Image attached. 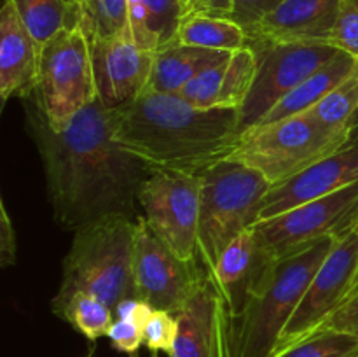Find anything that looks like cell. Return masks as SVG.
I'll list each match as a JSON object with an SVG mask.
<instances>
[{"label": "cell", "instance_id": "6da1fadb", "mask_svg": "<svg viewBox=\"0 0 358 357\" xmlns=\"http://www.w3.org/2000/svg\"><path fill=\"white\" fill-rule=\"evenodd\" d=\"M23 104L56 224L73 233L110 214L136 219L140 188L152 172L115 142L112 114L100 98L63 130H52L31 98Z\"/></svg>", "mask_w": 358, "mask_h": 357}, {"label": "cell", "instance_id": "7a4b0ae2", "mask_svg": "<svg viewBox=\"0 0 358 357\" xmlns=\"http://www.w3.org/2000/svg\"><path fill=\"white\" fill-rule=\"evenodd\" d=\"M114 139L150 172L199 175L220 163L240 136L236 108H198L175 93L145 90L110 111Z\"/></svg>", "mask_w": 358, "mask_h": 357}, {"label": "cell", "instance_id": "3957f363", "mask_svg": "<svg viewBox=\"0 0 358 357\" xmlns=\"http://www.w3.org/2000/svg\"><path fill=\"white\" fill-rule=\"evenodd\" d=\"M329 237L266 266L243 310L231 318V357H269L304 290L332 251Z\"/></svg>", "mask_w": 358, "mask_h": 357}, {"label": "cell", "instance_id": "277c9868", "mask_svg": "<svg viewBox=\"0 0 358 357\" xmlns=\"http://www.w3.org/2000/svg\"><path fill=\"white\" fill-rule=\"evenodd\" d=\"M135 227L133 217L110 214L73 231L63 259L62 284L51 304L87 293L115 308L124 298L136 296Z\"/></svg>", "mask_w": 358, "mask_h": 357}, {"label": "cell", "instance_id": "5b68a950", "mask_svg": "<svg viewBox=\"0 0 358 357\" xmlns=\"http://www.w3.org/2000/svg\"><path fill=\"white\" fill-rule=\"evenodd\" d=\"M355 132L325 128L304 112L241 132L226 160L254 168L275 188L352 144Z\"/></svg>", "mask_w": 358, "mask_h": 357}, {"label": "cell", "instance_id": "8992f818", "mask_svg": "<svg viewBox=\"0 0 358 357\" xmlns=\"http://www.w3.org/2000/svg\"><path fill=\"white\" fill-rule=\"evenodd\" d=\"M199 175L203 177V191L198 259L210 275L224 248L257 223L271 184L254 168L227 160Z\"/></svg>", "mask_w": 358, "mask_h": 357}, {"label": "cell", "instance_id": "52a82bcc", "mask_svg": "<svg viewBox=\"0 0 358 357\" xmlns=\"http://www.w3.org/2000/svg\"><path fill=\"white\" fill-rule=\"evenodd\" d=\"M98 98L93 49L86 28L62 30L42 44L31 100L52 130H63Z\"/></svg>", "mask_w": 358, "mask_h": 357}, {"label": "cell", "instance_id": "ba28073f", "mask_svg": "<svg viewBox=\"0 0 358 357\" xmlns=\"http://www.w3.org/2000/svg\"><path fill=\"white\" fill-rule=\"evenodd\" d=\"M358 224V182L280 216L257 220L250 231L268 265L322 238H341Z\"/></svg>", "mask_w": 358, "mask_h": 357}, {"label": "cell", "instance_id": "9c48e42d", "mask_svg": "<svg viewBox=\"0 0 358 357\" xmlns=\"http://www.w3.org/2000/svg\"><path fill=\"white\" fill-rule=\"evenodd\" d=\"M257 56L254 83L238 111L240 133L259 125L285 94L341 52L329 42H250Z\"/></svg>", "mask_w": 358, "mask_h": 357}, {"label": "cell", "instance_id": "30bf717a", "mask_svg": "<svg viewBox=\"0 0 358 357\" xmlns=\"http://www.w3.org/2000/svg\"><path fill=\"white\" fill-rule=\"evenodd\" d=\"M201 191V175L152 172L138 192V205L152 233L185 261H199Z\"/></svg>", "mask_w": 358, "mask_h": 357}, {"label": "cell", "instance_id": "8fae6325", "mask_svg": "<svg viewBox=\"0 0 358 357\" xmlns=\"http://www.w3.org/2000/svg\"><path fill=\"white\" fill-rule=\"evenodd\" d=\"M135 287L136 296L156 310L177 315L208 275L199 261L178 258L152 233L145 217H136L135 227Z\"/></svg>", "mask_w": 358, "mask_h": 357}, {"label": "cell", "instance_id": "7c38bea8", "mask_svg": "<svg viewBox=\"0 0 358 357\" xmlns=\"http://www.w3.org/2000/svg\"><path fill=\"white\" fill-rule=\"evenodd\" d=\"M358 270V231L338 238L332 251L304 290L292 317L280 335L275 352L289 349L313 335L318 326L346 301ZM271 354V356H273ZM269 356V357H271Z\"/></svg>", "mask_w": 358, "mask_h": 357}, {"label": "cell", "instance_id": "4fadbf2b", "mask_svg": "<svg viewBox=\"0 0 358 357\" xmlns=\"http://www.w3.org/2000/svg\"><path fill=\"white\" fill-rule=\"evenodd\" d=\"M98 98L108 108L124 107L147 90L154 52L133 41L131 34L91 38Z\"/></svg>", "mask_w": 358, "mask_h": 357}, {"label": "cell", "instance_id": "5bb4252c", "mask_svg": "<svg viewBox=\"0 0 358 357\" xmlns=\"http://www.w3.org/2000/svg\"><path fill=\"white\" fill-rule=\"evenodd\" d=\"M178 331L170 357H231V317L210 279L177 314Z\"/></svg>", "mask_w": 358, "mask_h": 357}, {"label": "cell", "instance_id": "9a60e30c", "mask_svg": "<svg viewBox=\"0 0 358 357\" xmlns=\"http://www.w3.org/2000/svg\"><path fill=\"white\" fill-rule=\"evenodd\" d=\"M358 182V139L324 158L282 186L269 189L259 220L280 216L303 203L324 198Z\"/></svg>", "mask_w": 358, "mask_h": 357}, {"label": "cell", "instance_id": "2e32d148", "mask_svg": "<svg viewBox=\"0 0 358 357\" xmlns=\"http://www.w3.org/2000/svg\"><path fill=\"white\" fill-rule=\"evenodd\" d=\"M339 10L341 0H285L247 31L248 44L329 42Z\"/></svg>", "mask_w": 358, "mask_h": 357}, {"label": "cell", "instance_id": "e0dca14e", "mask_svg": "<svg viewBox=\"0 0 358 357\" xmlns=\"http://www.w3.org/2000/svg\"><path fill=\"white\" fill-rule=\"evenodd\" d=\"M38 44L17 14L10 0H3L0 9V98L2 105L10 98L28 100L37 86Z\"/></svg>", "mask_w": 358, "mask_h": 357}, {"label": "cell", "instance_id": "ac0fdd59", "mask_svg": "<svg viewBox=\"0 0 358 357\" xmlns=\"http://www.w3.org/2000/svg\"><path fill=\"white\" fill-rule=\"evenodd\" d=\"M257 72V56L247 46L231 52L227 59L189 80L178 93L182 100L198 108H236L240 111Z\"/></svg>", "mask_w": 358, "mask_h": 357}, {"label": "cell", "instance_id": "d6986e66", "mask_svg": "<svg viewBox=\"0 0 358 357\" xmlns=\"http://www.w3.org/2000/svg\"><path fill=\"white\" fill-rule=\"evenodd\" d=\"M266 266L268 262L262 259L250 230L243 231L224 248L208 279L219 290L231 318L243 310Z\"/></svg>", "mask_w": 358, "mask_h": 357}, {"label": "cell", "instance_id": "ffe728a7", "mask_svg": "<svg viewBox=\"0 0 358 357\" xmlns=\"http://www.w3.org/2000/svg\"><path fill=\"white\" fill-rule=\"evenodd\" d=\"M231 52L194 46L171 44L154 52L152 74L147 90L178 93L189 80L227 59Z\"/></svg>", "mask_w": 358, "mask_h": 357}, {"label": "cell", "instance_id": "44dd1931", "mask_svg": "<svg viewBox=\"0 0 358 357\" xmlns=\"http://www.w3.org/2000/svg\"><path fill=\"white\" fill-rule=\"evenodd\" d=\"M358 70V58L350 52L341 51L336 58L304 79L299 86L294 88L289 94L282 98L261 122H273L280 119L304 114L327 97L332 90L345 83Z\"/></svg>", "mask_w": 358, "mask_h": 357}, {"label": "cell", "instance_id": "7402d4cb", "mask_svg": "<svg viewBox=\"0 0 358 357\" xmlns=\"http://www.w3.org/2000/svg\"><path fill=\"white\" fill-rule=\"evenodd\" d=\"M184 20L178 0H128V27L142 49L157 52L175 42Z\"/></svg>", "mask_w": 358, "mask_h": 357}, {"label": "cell", "instance_id": "603a6c76", "mask_svg": "<svg viewBox=\"0 0 358 357\" xmlns=\"http://www.w3.org/2000/svg\"><path fill=\"white\" fill-rule=\"evenodd\" d=\"M38 44L62 30L84 27L86 13L80 0H10Z\"/></svg>", "mask_w": 358, "mask_h": 357}, {"label": "cell", "instance_id": "cb8c5ba5", "mask_svg": "<svg viewBox=\"0 0 358 357\" xmlns=\"http://www.w3.org/2000/svg\"><path fill=\"white\" fill-rule=\"evenodd\" d=\"M173 44L234 52L248 46V34L229 18L189 14L182 20Z\"/></svg>", "mask_w": 358, "mask_h": 357}, {"label": "cell", "instance_id": "d4e9b609", "mask_svg": "<svg viewBox=\"0 0 358 357\" xmlns=\"http://www.w3.org/2000/svg\"><path fill=\"white\" fill-rule=\"evenodd\" d=\"M51 310L91 342L107 336L112 322L115 321L114 308L87 293L72 294L63 303L51 304Z\"/></svg>", "mask_w": 358, "mask_h": 357}, {"label": "cell", "instance_id": "484cf974", "mask_svg": "<svg viewBox=\"0 0 358 357\" xmlns=\"http://www.w3.org/2000/svg\"><path fill=\"white\" fill-rule=\"evenodd\" d=\"M310 118L331 130L358 128V70L339 84L315 107L306 112Z\"/></svg>", "mask_w": 358, "mask_h": 357}, {"label": "cell", "instance_id": "4316f807", "mask_svg": "<svg viewBox=\"0 0 358 357\" xmlns=\"http://www.w3.org/2000/svg\"><path fill=\"white\" fill-rule=\"evenodd\" d=\"M271 357H358V338L345 331H318Z\"/></svg>", "mask_w": 358, "mask_h": 357}, {"label": "cell", "instance_id": "83f0119b", "mask_svg": "<svg viewBox=\"0 0 358 357\" xmlns=\"http://www.w3.org/2000/svg\"><path fill=\"white\" fill-rule=\"evenodd\" d=\"M84 28L91 38L128 34V0H90Z\"/></svg>", "mask_w": 358, "mask_h": 357}, {"label": "cell", "instance_id": "f1b7e54d", "mask_svg": "<svg viewBox=\"0 0 358 357\" xmlns=\"http://www.w3.org/2000/svg\"><path fill=\"white\" fill-rule=\"evenodd\" d=\"M143 345L150 352H166L170 356L177 338V315L164 310H154L142 328Z\"/></svg>", "mask_w": 358, "mask_h": 357}, {"label": "cell", "instance_id": "f546056e", "mask_svg": "<svg viewBox=\"0 0 358 357\" xmlns=\"http://www.w3.org/2000/svg\"><path fill=\"white\" fill-rule=\"evenodd\" d=\"M329 42L358 58V0H341V10Z\"/></svg>", "mask_w": 358, "mask_h": 357}, {"label": "cell", "instance_id": "4dcf8cb0", "mask_svg": "<svg viewBox=\"0 0 358 357\" xmlns=\"http://www.w3.org/2000/svg\"><path fill=\"white\" fill-rule=\"evenodd\" d=\"M107 338L110 340L115 350L129 356V354L138 352L140 345H143L142 326L131 321H124V318H115L108 329Z\"/></svg>", "mask_w": 358, "mask_h": 357}, {"label": "cell", "instance_id": "1f68e13d", "mask_svg": "<svg viewBox=\"0 0 358 357\" xmlns=\"http://www.w3.org/2000/svg\"><path fill=\"white\" fill-rule=\"evenodd\" d=\"M345 331L350 335L357 336L358 338V294L352 296L350 300H346L345 303L339 308H336V312L332 315H329L315 332L318 331ZM313 332V335H315Z\"/></svg>", "mask_w": 358, "mask_h": 357}, {"label": "cell", "instance_id": "d6a6232c", "mask_svg": "<svg viewBox=\"0 0 358 357\" xmlns=\"http://www.w3.org/2000/svg\"><path fill=\"white\" fill-rule=\"evenodd\" d=\"M282 2L285 0H234V9L229 20L236 21L248 31L262 16L271 13Z\"/></svg>", "mask_w": 358, "mask_h": 357}, {"label": "cell", "instance_id": "836d02e7", "mask_svg": "<svg viewBox=\"0 0 358 357\" xmlns=\"http://www.w3.org/2000/svg\"><path fill=\"white\" fill-rule=\"evenodd\" d=\"M16 233L13 220L7 212L6 202H0V265L2 268L13 266L16 262Z\"/></svg>", "mask_w": 358, "mask_h": 357}, {"label": "cell", "instance_id": "e575fe53", "mask_svg": "<svg viewBox=\"0 0 358 357\" xmlns=\"http://www.w3.org/2000/svg\"><path fill=\"white\" fill-rule=\"evenodd\" d=\"M156 310V308L150 307L145 300L138 296H131V298H124V300L119 301L114 308V315L115 318H124V321H131L136 322L143 328L147 318L150 317V314Z\"/></svg>", "mask_w": 358, "mask_h": 357}, {"label": "cell", "instance_id": "d590c367", "mask_svg": "<svg viewBox=\"0 0 358 357\" xmlns=\"http://www.w3.org/2000/svg\"><path fill=\"white\" fill-rule=\"evenodd\" d=\"M234 9V0H191L184 16L208 14V16L229 18Z\"/></svg>", "mask_w": 358, "mask_h": 357}, {"label": "cell", "instance_id": "8d00e7d4", "mask_svg": "<svg viewBox=\"0 0 358 357\" xmlns=\"http://www.w3.org/2000/svg\"><path fill=\"white\" fill-rule=\"evenodd\" d=\"M357 231H358V224H357ZM355 294H358V270H357V275H355V279H353V284H352V287H350V293H348V298H346V300H350V298L352 296H355Z\"/></svg>", "mask_w": 358, "mask_h": 357}, {"label": "cell", "instance_id": "74e56055", "mask_svg": "<svg viewBox=\"0 0 358 357\" xmlns=\"http://www.w3.org/2000/svg\"><path fill=\"white\" fill-rule=\"evenodd\" d=\"M178 2H180L182 7H184V14H185V9H187V6H189V2H191V0H178Z\"/></svg>", "mask_w": 358, "mask_h": 357}, {"label": "cell", "instance_id": "f35d334b", "mask_svg": "<svg viewBox=\"0 0 358 357\" xmlns=\"http://www.w3.org/2000/svg\"><path fill=\"white\" fill-rule=\"evenodd\" d=\"M129 357H138V356H136V352H135V354H129ZM150 357H159V354L150 352Z\"/></svg>", "mask_w": 358, "mask_h": 357}, {"label": "cell", "instance_id": "ab89813d", "mask_svg": "<svg viewBox=\"0 0 358 357\" xmlns=\"http://www.w3.org/2000/svg\"><path fill=\"white\" fill-rule=\"evenodd\" d=\"M80 2H83V6H84V13H86V7H87V2H90V0H80Z\"/></svg>", "mask_w": 358, "mask_h": 357}]
</instances>
